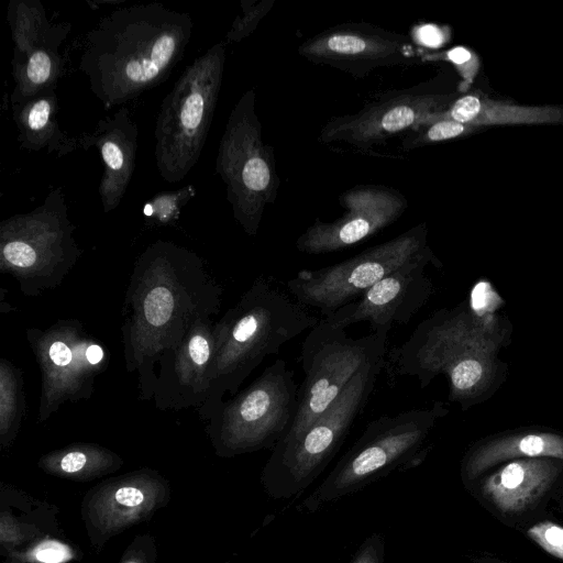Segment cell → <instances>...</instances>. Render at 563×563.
Here are the masks:
<instances>
[{"label": "cell", "instance_id": "obj_1", "mask_svg": "<svg viewBox=\"0 0 563 563\" xmlns=\"http://www.w3.org/2000/svg\"><path fill=\"white\" fill-rule=\"evenodd\" d=\"M189 13L158 2L117 8L84 37L78 69L106 110L164 82L191 38Z\"/></svg>", "mask_w": 563, "mask_h": 563}, {"label": "cell", "instance_id": "obj_2", "mask_svg": "<svg viewBox=\"0 0 563 563\" xmlns=\"http://www.w3.org/2000/svg\"><path fill=\"white\" fill-rule=\"evenodd\" d=\"M500 342L488 318L460 309L440 310L390 352V361L399 375L417 378L421 388L445 375L451 400L465 404L487 388Z\"/></svg>", "mask_w": 563, "mask_h": 563}, {"label": "cell", "instance_id": "obj_3", "mask_svg": "<svg viewBox=\"0 0 563 563\" xmlns=\"http://www.w3.org/2000/svg\"><path fill=\"white\" fill-rule=\"evenodd\" d=\"M442 404L411 409L371 421L357 441L339 460L322 483L301 503L314 512L325 504L354 494L391 471L422 461V445L435 421L445 413Z\"/></svg>", "mask_w": 563, "mask_h": 563}, {"label": "cell", "instance_id": "obj_4", "mask_svg": "<svg viewBox=\"0 0 563 563\" xmlns=\"http://www.w3.org/2000/svg\"><path fill=\"white\" fill-rule=\"evenodd\" d=\"M225 45L216 43L186 67L157 115L155 159L167 183L184 179L200 158L221 89Z\"/></svg>", "mask_w": 563, "mask_h": 563}, {"label": "cell", "instance_id": "obj_5", "mask_svg": "<svg viewBox=\"0 0 563 563\" xmlns=\"http://www.w3.org/2000/svg\"><path fill=\"white\" fill-rule=\"evenodd\" d=\"M383 365L384 357L361 368L296 441L273 449L261 475L271 498L282 500L301 495L324 471L366 406Z\"/></svg>", "mask_w": 563, "mask_h": 563}, {"label": "cell", "instance_id": "obj_6", "mask_svg": "<svg viewBox=\"0 0 563 563\" xmlns=\"http://www.w3.org/2000/svg\"><path fill=\"white\" fill-rule=\"evenodd\" d=\"M319 321L276 280L258 277L225 325L221 371L228 387L235 389L266 356Z\"/></svg>", "mask_w": 563, "mask_h": 563}, {"label": "cell", "instance_id": "obj_7", "mask_svg": "<svg viewBox=\"0 0 563 563\" xmlns=\"http://www.w3.org/2000/svg\"><path fill=\"white\" fill-rule=\"evenodd\" d=\"M255 99V90L250 88L232 109L216 159L233 216L249 235L257 233L280 184L273 148L262 137Z\"/></svg>", "mask_w": 563, "mask_h": 563}, {"label": "cell", "instance_id": "obj_8", "mask_svg": "<svg viewBox=\"0 0 563 563\" xmlns=\"http://www.w3.org/2000/svg\"><path fill=\"white\" fill-rule=\"evenodd\" d=\"M387 335L372 331L355 339L320 319L301 346L305 378L298 388L294 423L275 446L296 441L335 401L361 368L384 357Z\"/></svg>", "mask_w": 563, "mask_h": 563}, {"label": "cell", "instance_id": "obj_9", "mask_svg": "<svg viewBox=\"0 0 563 563\" xmlns=\"http://www.w3.org/2000/svg\"><path fill=\"white\" fill-rule=\"evenodd\" d=\"M428 246V228L421 222L340 263L301 269L286 287L298 302L317 309L324 317L358 299Z\"/></svg>", "mask_w": 563, "mask_h": 563}, {"label": "cell", "instance_id": "obj_10", "mask_svg": "<svg viewBox=\"0 0 563 563\" xmlns=\"http://www.w3.org/2000/svg\"><path fill=\"white\" fill-rule=\"evenodd\" d=\"M298 388L286 361L279 358L267 366L225 409L223 451L233 455L274 449L294 423Z\"/></svg>", "mask_w": 563, "mask_h": 563}, {"label": "cell", "instance_id": "obj_11", "mask_svg": "<svg viewBox=\"0 0 563 563\" xmlns=\"http://www.w3.org/2000/svg\"><path fill=\"white\" fill-rule=\"evenodd\" d=\"M8 22L13 40L12 75L15 82L10 98L31 96L56 87L64 70L60 46L71 24L52 23L38 0H11Z\"/></svg>", "mask_w": 563, "mask_h": 563}, {"label": "cell", "instance_id": "obj_12", "mask_svg": "<svg viewBox=\"0 0 563 563\" xmlns=\"http://www.w3.org/2000/svg\"><path fill=\"white\" fill-rule=\"evenodd\" d=\"M437 264L428 246L402 266L389 273L355 301L321 320L338 329L367 321L373 332L388 334L394 323L407 324L427 303L433 286L424 271Z\"/></svg>", "mask_w": 563, "mask_h": 563}, {"label": "cell", "instance_id": "obj_13", "mask_svg": "<svg viewBox=\"0 0 563 563\" xmlns=\"http://www.w3.org/2000/svg\"><path fill=\"white\" fill-rule=\"evenodd\" d=\"M344 213L332 222L316 220L296 241L298 251L317 255L341 251L394 223L407 209L404 195L382 185H357L339 198Z\"/></svg>", "mask_w": 563, "mask_h": 563}, {"label": "cell", "instance_id": "obj_14", "mask_svg": "<svg viewBox=\"0 0 563 563\" xmlns=\"http://www.w3.org/2000/svg\"><path fill=\"white\" fill-rule=\"evenodd\" d=\"M451 97L418 91L385 97L354 114L332 118L321 129L319 140L369 150L393 135L432 123L434 115L449 107Z\"/></svg>", "mask_w": 563, "mask_h": 563}, {"label": "cell", "instance_id": "obj_15", "mask_svg": "<svg viewBox=\"0 0 563 563\" xmlns=\"http://www.w3.org/2000/svg\"><path fill=\"white\" fill-rule=\"evenodd\" d=\"M299 54L363 77L378 68L400 64L415 54L410 38L366 23H346L330 27L301 43Z\"/></svg>", "mask_w": 563, "mask_h": 563}, {"label": "cell", "instance_id": "obj_16", "mask_svg": "<svg viewBox=\"0 0 563 563\" xmlns=\"http://www.w3.org/2000/svg\"><path fill=\"white\" fill-rule=\"evenodd\" d=\"M139 128L128 107L113 115L100 119L95 129L81 133L78 145L88 151L96 147L103 163L98 188L103 211L117 209L126 191L135 168Z\"/></svg>", "mask_w": 563, "mask_h": 563}, {"label": "cell", "instance_id": "obj_17", "mask_svg": "<svg viewBox=\"0 0 563 563\" xmlns=\"http://www.w3.org/2000/svg\"><path fill=\"white\" fill-rule=\"evenodd\" d=\"M92 492L86 518L104 538L147 519L167 496L165 486L148 476L128 477Z\"/></svg>", "mask_w": 563, "mask_h": 563}, {"label": "cell", "instance_id": "obj_18", "mask_svg": "<svg viewBox=\"0 0 563 563\" xmlns=\"http://www.w3.org/2000/svg\"><path fill=\"white\" fill-rule=\"evenodd\" d=\"M560 465L551 457H525L505 464L481 484L482 496L505 514L536 504L551 487Z\"/></svg>", "mask_w": 563, "mask_h": 563}, {"label": "cell", "instance_id": "obj_19", "mask_svg": "<svg viewBox=\"0 0 563 563\" xmlns=\"http://www.w3.org/2000/svg\"><path fill=\"white\" fill-rule=\"evenodd\" d=\"M10 103L22 148L45 151L60 158L79 147L78 139L59 126L55 87L44 88L27 97L10 98Z\"/></svg>", "mask_w": 563, "mask_h": 563}, {"label": "cell", "instance_id": "obj_20", "mask_svg": "<svg viewBox=\"0 0 563 563\" xmlns=\"http://www.w3.org/2000/svg\"><path fill=\"white\" fill-rule=\"evenodd\" d=\"M438 120H453L477 128L563 123V108L558 106H518L473 92L453 100L445 110L434 115L433 122Z\"/></svg>", "mask_w": 563, "mask_h": 563}, {"label": "cell", "instance_id": "obj_21", "mask_svg": "<svg viewBox=\"0 0 563 563\" xmlns=\"http://www.w3.org/2000/svg\"><path fill=\"white\" fill-rule=\"evenodd\" d=\"M525 457H551L563 461V437L530 432L495 438L472 449L462 463V477L471 482L497 463Z\"/></svg>", "mask_w": 563, "mask_h": 563}, {"label": "cell", "instance_id": "obj_22", "mask_svg": "<svg viewBox=\"0 0 563 563\" xmlns=\"http://www.w3.org/2000/svg\"><path fill=\"white\" fill-rule=\"evenodd\" d=\"M43 467L56 476L91 479L108 472L112 463L108 456L97 451L74 449L47 459Z\"/></svg>", "mask_w": 563, "mask_h": 563}, {"label": "cell", "instance_id": "obj_23", "mask_svg": "<svg viewBox=\"0 0 563 563\" xmlns=\"http://www.w3.org/2000/svg\"><path fill=\"white\" fill-rule=\"evenodd\" d=\"M196 187L187 185L176 190L153 196L143 207V214L156 223L167 224L177 220L181 208L196 196Z\"/></svg>", "mask_w": 563, "mask_h": 563}, {"label": "cell", "instance_id": "obj_24", "mask_svg": "<svg viewBox=\"0 0 563 563\" xmlns=\"http://www.w3.org/2000/svg\"><path fill=\"white\" fill-rule=\"evenodd\" d=\"M479 128L453 120L435 122L413 128L404 139L402 146L407 150L422 145L460 137L477 131Z\"/></svg>", "mask_w": 563, "mask_h": 563}, {"label": "cell", "instance_id": "obj_25", "mask_svg": "<svg viewBox=\"0 0 563 563\" xmlns=\"http://www.w3.org/2000/svg\"><path fill=\"white\" fill-rule=\"evenodd\" d=\"M275 0H242V13L236 16L227 34V41L238 43L247 37L258 25L260 21L269 12Z\"/></svg>", "mask_w": 563, "mask_h": 563}, {"label": "cell", "instance_id": "obj_26", "mask_svg": "<svg viewBox=\"0 0 563 563\" xmlns=\"http://www.w3.org/2000/svg\"><path fill=\"white\" fill-rule=\"evenodd\" d=\"M428 58L451 62L462 77L460 85L462 91H466L473 84L481 66L478 56L464 46H455L444 53L430 55Z\"/></svg>", "mask_w": 563, "mask_h": 563}, {"label": "cell", "instance_id": "obj_27", "mask_svg": "<svg viewBox=\"0 0 563 563\" xmlns=\"http://www.w3.org/2000/svg\"><path fill=\"white\" fill-rule=\"evenodd\" d=\"M528 537L549 554L563 560V527L552 521H541L531 526Z\"/></svg>", "mask_w": 563, "mask_h": 563}, {"label": "cell", "instance_id": "obj_28", "mask_svg": "<svg viewBox=\"0 0 563 563\" xmlns=\"http://www.w3.org/2000/svg\"><path fill=\"white\" fill-rule=\"evenodd\" d=\"M172 297L167 289L155 288L153 289L144 305L145 317L147 321L154 325L164 323L170 312Z\"/></svg>", "mask_w": 563, "mask_h": 563}, {"label": "cell", "instance_id": "obj_29", "mask_svg": "<svg viewBox=\"0 0 563 563\" xmlns=\"http://www.w3.org/2000/svg\"><path fill=\"white\" fill-rule=\"evenodd\" d=\"M385 539L382 533L369 534L358 547L350 563H384Z\"/></svg>", "mask_w": 563, "mask_h": 563}, {"label": "cell", "instance_id": "obj_30", "mask_svg": "<svg viewBox=\"0 0 563 563\" xmlns=\"http://www.w3.org/2000/svg\"><path fill=\"white\" fill-rule=\"evenodd\" d=\"M415 40L428 47H441L450 40V29L435 24H424L413 30Z\"/></svg>", "mask_w": 563, "mask_h": 563}, {"label": "cell", "instance_id": "obj_31", "mask_svg": "<svg viewBox=\"0 0 563 563\" xmlns=\"http://www.w3.org/2000/svg\"><path fill=\"white\" fill-rule=\"evenodd\" d=\"M188 353L194 363L205 365L210 357L209 341L202 335L192 336L188 344Z\"/></svg>", "mask_w": 563, "mask_h": 563}, {"label": "cell", "instance_id": "obj_32", "mask_svg": "<svg viewBox=\"0 0 563 563\" xmlns=\"http://www.w3.org/2000/svg\"><path fill=\"white\" fill-rule=\"evenodd\" d=\"M49 357L57 366H66L70 363L73 354L70 349L62 341H55L51 344Z\"/></svg>", "mask_w": 563, "mask_h": 563}, {"label": "cell", "instance_id": "obj_33", "mask_svg": "<svg viewBox=\"0 0 563 563\" xmlns=\"http://www.w3.org/2000/svg\"><path fill=\"white\" fill-rule=\"evenodd\" d=\"M63 547L60 544L53 545L46 544L40 547L36 552V558L40 562L44 563H55L63 560Z\"/></svg>", "mask_w": 563, "mask_h": 563}, {"label": "cell", "instance_id": "obj_34", "mask_svg": "<svg viewBox=\"0 0 563 563\" xmlns=\"http://www.w3.org/2000/svg\"><path fill=\"white\" fill-rule=\"evenodd\" d=\"M126 554L122 563H153V561L150 560V554H146L144 551L133 550L131 553Z\"/></svg>", "mask_w": 563, "mask_h": 563}, {"label": "cell", "instance_id": "obj_35", "mask_svg": "<svg viewBox=\"0 0 563 563\" xmlns=\"http://www.w3.org/2000/svg\"><path fill=\"white\" fill-rule=\"evenodd\" d=\"M86 356L90 364H98L103 358V351L99 345H90L86 350Z\"/></svg>", "mask_w": 563, "mask_h": 563}]
</instances>
